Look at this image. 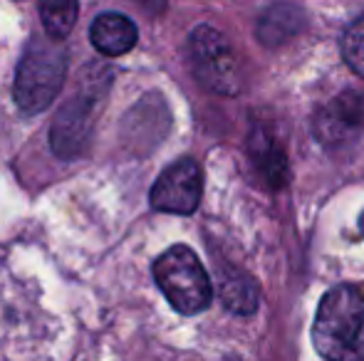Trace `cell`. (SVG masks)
I'll return each instance as SVG.
<instances>
[{"instance_id": "cell-1", "label": "cell", "mask_w": 364, "mask_h": 361, "mask_svg": "<svg viewBox=\"0 0 364 361\" xmlns=\"http://www.w3.org/2000/svg\"><path fill=\"white\" fill-rule=\"evenodd\" d=\"M312 342L332 361L364 354V294L355 284H337L322 294L312 322Z\"/></svg>"}, {"instance_id": "cell-2", "label": "cell", "mask_w": 364, "mask_h": 361, "mask_svg": "<svg viewBox=\"0 0 364 361\" xmlns=\"http://www.w3.org/2000/svg\"><path fill=\"white\" fill-rule=\"evenodd\" d=\"M68 77V50L55 38H35L15 74L13 96L25 114L45 111Z\"/></svg>"}, {"instance_id": "cell-3", "label": "cell", "mask_w": 364, "mask_h": 361, "mask_svg": "<svg viewBox=\"0 0 364 361\" xmlns=\"http://www.w3.org/2000/svg\"><path fill=\"white\" fill-rule=\"evenodd\" d=\"M154 279L176 312L198 314L211 304V279L191 248L173 245L161 252L154 262Z\"/></svg>"}, {"instance_id": "cell-4", "label": "cell", "mask_w": 364, "mask_h": 361, "mask_svg": "<svg viewBox=\"0 0 364 361\" xmlns=\"http://www.w3.org/2000/svg\"><path fill=\"white\" fill-rule=\"evenodd\" d=\"M193 74L206 89L216 94H235L240 87L238 62L228 40L211 25H198L188 40Z\"/></svg>"}, {"instance_id": "cell-5", "label": "cell", "mask_w": 364, "mask_h": 361, "mask_svg": "<svg viewBox=\"0 0 364 361\" xmlns=\"http://www.w3.org/2000/svg\"><path fill=\"white\" fill-rule=\"evenodd\" d=\"M203 196V171L196 159H178L154 183L149 201L154 211L191 216Z\"/></svg>"}, {"instance_id": "cell-6", "label": "cell", "mask_w": 364, "mask_h": 361, "mask_svg": "<svg viewBox=\"0 0 364 361\" xmlns=\"http://www.w3.org/2000/svg\"><path fill=\"white\" fill-rule=\"evenodd\" d=\"M100 101L102 99L97 96V89L87 87L85 91L73 96V99H68V104L60 109L53 126V134H50L53 151L60 159H75V156H80L87 149Z\"/></svg>"}, {"instance_id": "cell-7", "label": "cell", "mask_w": 364, "mask_h": 361, "mask_svg": "<svg viewBox=\"0 0 364 361\" xmlns=\"http://www.w3.org/2000/svg\"><path fill=\"white\" fill-rule=\"evenodd\" d=\"M364 126V99L355 91L335 96L315 116V136L325 144H340Z\"/></svg>"}, {"instance_id": "cell-8", "label": "cell", "mask_w": 364, "mask_h": 361, "mask_svg": "<svg viewBox=\"0 0 364 361\" xmlns=\"http://www.w3.org/2000/svg\"><path fill=\"white\" fill-rule=\"evenodd\" d=\"M90 40L97 48V52L107 57H119L127 55L139 40L136 25L122 13H102L95 18L90 28Z\"/></svg>"}, {"instance_id": "cell-9", "label": "cell", "mask_w": 364, "mask_h": 361, "mask_svg": "<svg viewBox=\"0 0 364 361\" xmlns=\"http://www.w3.org/2000/svg\"><path fill=\"white\" fill-rule=\"evenodd\" d=\"M302 23H305V15L290 3H278L270 5L258 20V40L268 48H278V45L288 43L290 38H295L302 30Z\"/></svg>"}, {"instance_id": "cell-10", "label": "cell", "mask_w": 364, "mask_h": 361, "mask_svg": "<svg viewBox=\"0 0 364 361\" xmlns=\"http://www.w3.org/2000/svg\"><path fill=\"white\" fill-rule=\"evenodd\" d=\"M250 159L255 161V166H258L263 179L270 186H285V181H288V161H285L283 149L265 131H255L250 136Z\"/></svg>"}, {"instance_id": "cell-11", "label": "cell", "mask_w": 364, "mask_h": 361, "mask_svg": "<svg viewBox=\"0 0 364 361\" xmlns=\"http://www.w3.org/2000/svg\"><path fill=\"white\" fill-rule=\"evenodd\" d=\"M220 299L235 314H253L258 309V287L245 274H230L220 282Z\"/></svg>"}, {"instance_id": "cell-12", "label": "cell", "mask_w": 364, "mask_h": 361, "mask_svg": "<svg viewBox=\"0 0 364 361\" xmlns=\"http://www.w3.org/2000/svg\"><path fill=\"white\" fill-rule=\"evenodd\" d=\"M40 18L50 38L65 40L77 23V0H40Z\"/></svg>"}, {"instance_id": "cell-13", "label": "cell", "mask_w": 364, "mask_h": 361, "mask_svg": "<svg viewBox=\"0 0 364 361\" xmlns=\"http://www.w3.org/2000/svg\"><path fill=\"white\" fill-rule=\"evenodd\" d=\"M342 57L350 65L352 72L364 79V15L355 20L342 35Z\"/></svg>"}, {"instance_id": "cell-14", "label": "cell", "mask_w": 364, "mask_h": 361, "mask_svg": "<svg viewBox=\"0 0 364 361\" xmlns=\"http://www.w3.org/2000/svg\"><path fill=\"white\" fill-rule=\"evenodd\" d=\"M360 231H362V235H364V213L360 216Z\"/></svg>"}]
</instances>
